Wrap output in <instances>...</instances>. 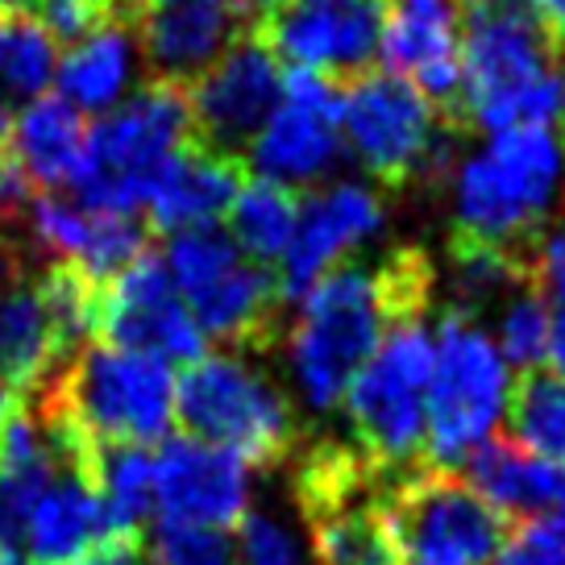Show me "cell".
<instances>
[{
    "mask_svg": "<svg viewBox=\"0 0 565 565\" xmlns=\"http://www.w3.org/2000/svg\"><path fill=\"white\" fill-rule=\"evenodd\" d=\"M38 296L51 317L54 345L63 362L75 358L88 341H96V317H100V287L71 263H46L38 275Z\"/></svg>",
    "mask_w": 565,
    "mask_h": 565,
    "instance_id": "obj_28",
    "label": "cell"
},
{
    "mask_svg": "<svg viewBox=\"0 0 565 565\" xmlns=\"http://www.w3.org/2000/svg\"><path fill=\"white\" fill-rule=\"evenodd\" d=\"M242 565H308V553L296 532L270 512H246L237 520Z\"/></svg>",
    "mask_w": 565,
    "mask_h": 565,
    "instance_id": "obj_32",
    "label": "cell"
},
{
    "mask_svg": "<svg viewBox=\"0 0 565 565\" xmlns=\"http://www.w3.org/2000/svg\"><path fill=\"white\" fill-rule=\"evenodd\" d=\"M296 221H300V195L270 179L246 183L230 209V230L237 249L263 266L282 258V249L296 233Z\"/></svg>",
    "mask_w": 565,
    "mask_h": 565,
    "instance_id": "obj_27",
    "label": "cell"
},
{
    "mask_svg": "<svg viewBox=\"0 0 565 565\" xmlns=\"http://www.w3.org/2000/svg\"><path fill=\"white\" fill-rule=\"evenodd\" d=\"M399 565H491L512 520L454 470H412L383 494Z\"/></svg>",
    "mask_w": 565,
    "mask_h": 565,
    "instance_id": "obj_11",
    "label": "cell"
},
{
    "mask_svg": "<svg viewBox=\"0 0 565 565\" xmlns=\"http://www.w3.org/2000/svg\"><path fill=\"white\" fill-rule=\"evenodd\" d=\"M167 270L179 300L209 341L242 353H266L279 341V279L246 258L230 233L183 230L167 237Z\"/></svg>",
    "mask_w": 565,
    "mask_h": 565,
    "instance_id": "obj_8",
    "label": "cell"
},
{
    "mask_svg": "<svg viewBox=\"0 0 565 565\" xmlns=\"http://www.w3.org/2000/svg\"><path fill=\"white\" fill-rule=\"evenodd\" d=\"M341 92L312 71H282V96L266 117L258 138L249 141L246 159L258 179L279 188H312L341 159Z\"/></svg>",
    "mask_w": 565,
    "mask_h": 565,
    "instance_id": "obj_15",
    "label": "cell"
},
{
    "mask_svg": "<svg viewBox=\"0 0 565 565\" xmlns=\"http://www.w3.org/2000/svg\"><path fill=\"white\" fill-rule=\"evenodd\" d=\"M63 366L54 345L51 317L38 296V279L30 263H13L0 270V387L13 395H38L42 383Z\"/></svg>",
    "mask_w": 565,
    "mask_h": 565,
    "instance_id": "obj_22",
    "label": "cell"
},
{
    "mask_svg": "<svg viewBox=\"0 0 565 565\" xmlns=\"http://www.w3.org/2000/svg\"><path fill=\"white\" fill-rule=\"evenodd\" d=\"M466 121L503 129H565V54L529 0H461Z\"/></svg>",
    "mask_w": 565,
    "mask_h": 565,
    "instance_id": "obj_3",
    "label": "cell"
},
{
    "mask_svg": "<svg viewBox=\"0 0 565 565\" xmlns=\"http://www.w3.org/2000/svg\"><path fill=\"white\" fill-rule=\"evenodd\" d=\"M491 565H565V515L520 520L508 529Z\"/></svg>",
    "mask_w": 565,
    "mask_h": 565,
    "instance_id": "obj_33",
    "label": "cell"
},
{
    "mask_svg": "<svg viewBox=\"0 0 565 565\" xmlns=\"http://www.w3.org/2000/svg\"><path fill=\"white\" fill-rule=\"evenodd\" d=\"M79 478L100 499L108 541H141L154 515V454L146 445H96Z\"/></svg>",
    "mask_w": 565,
    "mask_h": 565,
    "instance_id": "obj_25",
    "label": "cell"
},
{
    "mask_svg": "<svg viewBox=\"0 0 565 565\" xmlns=\"http://www.w3.org/2000/svg\"><path fill=\"white\" fill-rule=\"evenodd\" d=\"M183 437L216 445L246 466H282L300 454V424L275 379L237 353H204L175 383Z\"/></svg>",
    "mask_w": 565,
    "mask_h": 565,
    "instance_id": "obj_6",
    "label": "cell"
},
{
    "mask_svg": "<svg viewBox=\"0 0 565 565\" xmlns=\"http://www.w3.org/2000/svg\"><path fill=\"white\" fill-rule=\"evenodd\" d=\"M0 565H30V562H21V557H9V553H0Z\"/></svg>",
    "mask_w": 565,
    "mask_h": 565,
    "instance_id": "obj_40",
    "label": "cell"
},
{
    "mask_svg": "<svg viewBox=\"0 0 565 565\" xmlns=\"http://www.w3.org/2000/svg\"><path fill=\"white\" fill-rule=\"evenodd\" d=\"M34 399L58 466L84 475L96 445H154L171 433L175 374L159 358L88 341Z\"/></svg>",
    "mask_w": 565,
    "mask_h": 565,
    "instance_id": "obj_2",
    "label": "cell"
},
{
    "mask_svg": "<svg viewBox=\"0 0 565 565\" xmlns=\"http://www.w3.org/2000/svg\"><path fill=\"white\" fill-rule=\"evenodd\" d=\"M192 141L188 88L150 79L125 96L121 105L100 113L84 138V154L71 175V200L88 212L138 216L146 209L150 183L179 146Z\"/></svg>",
    "mask_w": 565,
    "mask_h": 565,
    "instance_id": "obj_5",
    "label": "cell"
},
{
    "mask_svg": "<svg viewBox=\"0 0 565 565\" xmlns=\"http://www.w3.org/2000/svg\"><path fill=\"white\" fill-rule=\"evenodd\" d=\"M242 188H246V162L204 150L200 141H188L162 162V171L150 183L146 225L150 233H167V237L183 230H212L216 221L230 216Z\"/></svg>",
    "mask_w": 565,
    "mask_h": 565,
    "instance_id": "obj_20",
    "label": "cell"
},
{
    "mask_svg": "<svg viewBox=\"0 0 565 565\" xmlns=\"http://www.w3.org/2000/svg\"><path fill=\"white\" fill-rule=\"evenodd\" d=\"M105 541L108 532L100 499L75 470H58L30 512V529L21 545L30 553V565H71Z\"/></svg>",
    "mask_w": 565,
    "mask_h": 565,
    "instance_id": "obj_23",
    "label": "cell"
},
{
    "mask_svg": "<svg viewBox=\"0 0 565 565\" xmlns=\"http://www.w3.org/2000/svg\"><path fill=\"white\" fill-rule=\"evenodd\" d=\"M96 341L113 345V350L159 358L167 366L171 362L188 366L195 358H204V345H209V337L200 333L188 303L179 300L167 258L154 246L100 287Z\"/></svg>",
    "mask_w": 565,
    "mask_h": 565,
    "instance_id": "obj_13",
    "label": "cell"
},
{
    "mask_svg": "<svg viewBox=\"0 0 565 565\" xmlns=\"http://www.w3.org/2000/svg\"><path fill=\"white\" fill-rule=\"evenodd\" d=\"M34 9H38V0H0V13H25V18H30Z\"/></svg>",
    "mask_w": 565,
    "mask_h": 565,
    "instance_id": "obj_36",
    "label": "cell"
},
{
    "mask_svg": "<svg viewBox=\"0 0 565 565\" xmlns=\"http://www.w3.org/2000/svg\"><path fill=\"white\" fill-rule=\"evenodd\" d=\"M383 21L387 0H270L254 34L287 67L312 71L324 84L345 88L374 71Z\"/></svg>",
    "mask_w": 565,
    "mask_h": 565,
    "instance_id": "obj_12",
    "label": "cell"
},
{
    "mask_svg": "<svg viewBox=\"0 0 565 565\" xmlns=\"http://www.w3.org/2000/svg\"><path fill=\"white\" fill-rule=\"evenodd\" d=\"M565 179V138L553 129H503L458 167L454 237L529 249Z\"/></svg>",
    "mask_w": 565,
    "mask_h": 565,
    "instance_id": "obj_4",
    "label": "cell"
},
{
    "mask_svg": "<svg viewBox=\"0 0 565 565\" xmlns=\"http://www.w3.org/2000/svg\"><path fill=\"white\" fill-rule=\"evenodd\" d=\"M84 138H88V125H84L79 108L67 105L63 96H38L13 121L9 159L30 179V188L58 192V188H67L75 167H79Z\"/></svg>",
    "mask_w": 565,
    "mask_h": 565,
    "instance_id": "obj_24",
    "label": "cell"
},
{
    "mask_svg": "<svg viewBox=\"0 0 565 565\" xmlns=\"http://www.w3.org/2000/svg\"><path fill=\"white\" fill-rule=\"evenodd\" d=\"M428 379H433V337L424 320H399L345 387L341 404L350 412L358 454L387 478H399L404 466L424 461Z\"/></svg>",
    "mask_w": 565,
    "mask_h": 565,
    "instance_id": "obj_10",
    "label": "cell"
},
{
    "mask_svg": "<svg viewBox=\"0 0 565 565\" xmlns=\"http://www.w3.org/2000/svg\"><path fill=\"white\" fill-rule=\"evenodd\" d=\"M150 565H242V548L230 529H183L154 524Z\"/></svg>",
    "mask_w": 565,
    "mask_h": 565,
    "instance_id": "obj_31",
    "label": "cell"
},
{
    "mask_svg": "<svg viewBox=\"0 0 565 565\" xmlns=\"http://www.w3.org/2000/svg\"><path fill=\"white\" fill-rule=\"evenodd\" d=\"M9 134H13V121H9V108L0 105V159L9 154Z\"/></svg>",
    "mask_w": 565,
    "mask_h": 565,
    "instance_id": "obj_37",
    "label": "cell"
},
{
    "mask_svg": "<svg viewBox=\"0 0 565 565\" xmlns=\"http://www.w3.org/2000/svg\"><path fill=\"white\" fill-rule=\"evenodd\" d=\"M512 395V374L478 317L441 308L433 337V379L424 399V466L454 470L491 441Z\"/></svg>",
    "mask_w": 565,
    "mask_h": 565,
    "instance_id": "obj_7",
    "label": "cell"
},
{
    "mask_svg": "<svg viewBox=\"0 0 565 565\" xmlns=\"http://www.w3.org/2000/svg\"><path fill=\"white\" fill-rule=\"evenodd\" d=\"M503 520L565 515V466L520 449L512 437L478 445L458 470Z\"/></svg>",
    "mask_w": 565,
    "mask_h": 565,
    "instance_id": "obj_21",
    "label": "cell"
},
{
    "mask_svg": "<svg viewBox=\"0 0 565 565\" xmlns=\"http://www.w3.org/2000/svg\"><path fill=\"white\" fill-rule=\"evenodd\" d=\"M249 25L230 0H171L146 4L134 18V42L150 79L192 88L195 79L230 51Z\"/></svg>",
    "mask_w": 565,
    "mask_h": 565,
    "instance_id": "obj_19",
    "label": "cell"
},
{
    "mask_svg": "<svg viewBox=\"0 0 565 565\" xmlns=\"http://www.w3.org/2000/svg\"><path fill=\"white\" fill-rule=\"evenodd\" d=\"M383 230V200L362 183H333L300 200V221L279 258L282 303H300L320 275Z\"/></svg>",
    "mask_w": 565,
    "mask_h": 565,
    "instance_id": "obj_18",
    "label": "cell"
},
{
    "mask_svg": "<svg viewBox=\"0 0 565 565\" xmlns=\"http://www.w3.org/2000/svg\"><path fill=\"white\" fill-rule=\"evenodd\" d=\"M54 475H0V553L18 557L25 545L30 512H34L38 494L51 487Z\"/></svg>",
    "mask_w": 565,
    "mask_h": 565,
    "instance_id": "obj_34",
    "label": "cell"
},
{
    "mask_svg": "<svg viewBox=\"0 0 565 565\" xmlns=\"http://www.w3.org/2000/svg\"><path fill=\"white\" fill-rule=\"evenodd\" d=\"M437 270L416 246L387 249L379 263H341L312 282L291 329V379L312 412H333L353 374L399 320H424L433 308Z\"/></svg>",
    "mask_w": 565,
    "mask_h": 565,
    "instance_id": "obj_1",
    "label": "cell"
},
{
    "mask_svg": "<svg viewBox=\"0 0 565 565\" xmlns=\"http://www.w3.org/2000/svg\"><path fill=\"white\" fill-rule=\"evenodd\" d=\"M499 353H503L508 366H520V371H536L548 358V303L536 279L520 282L503 300Z\"/></svg>",
    "mask_w": 565,
    "mask_h": 565,
    "instance_id": "obj_30",
    "label": "cell"
},
{
    "mask_svg": "<svg viewBox=\"0 0 565 565\" xmlns=\"http://www.w3.org/2000/svg\"><path fill=\"white\" fill-rule=\"evenodd\" d=\"M249 512V466L192 437H162L154 454V515L183 529H237Z\"/></svg>",
    "mask_w": 565,
    "mask_h": 565,
    "instance_id": "obj_17",
    "label": "cell"
},
{
    "mask_svg": "<svg viewBox=\"0 0 565 565\" xmlns=\"http://www.w3.org/2000/svg\"><path fill=\"white\" fill-rule=\"evenodd\" d=\"M341 138L383 188L441 183L454 167V129L395 71H366L341 88Z\"/></svg>",
    "mask_w": 565,
    "mask_h": 565,
    "instance_id": "obj_9",
    "label": "cell"
},
{
    "mask_svg": "<svg viewBox=\"0 0 565 565\" xmlns=\"http://www.w3.org/2000/svg\"><path fill=\"white\" fill-rule=\"evenodd\" d=\"M461 0H387L379 54L387 71L404 75L445 129L466 134V92H461Z\"/></svg>",
    "mask_w": 565,
    "mask_h": 565,
    "instance_id": "obj_16",
    "label": "cell"
},
{
    "mask_svg": "<svg viewBox=\"0 0 565 565\" xmlns=\"http://www.w3.org/2000/svg\"><path fill=\"white\" fill-rule=\"evenodd\" d=\"M58 71L54 38L25 13H0V96L38 100Z\"/></svg>",
    "mask_w": 565,
    "mask_h": 565,
    "instance_id": "obj_29",
    "label": "cell"
},
{
    "mask_svg": "<svg viewBox=\"0 0 565 565\" xmlns=\"http://www.w3.org/2000/svg\"><path fill=\"white\" fill-rule=\"evenodd\" d=\"M134 25L125 21H108L92 38L75 42L67 58H58V96L75 105L79 113H108L113 105H121L129 75H134Z\"/></svg>",
    "mask_w": 565,
    "mask_h": 565,
    "instance_id": "obj_26",
    "label": "cell"
},
{
    "mask_svg": "<svg viewBox=\"0 0 565 565\" xmlns=\"http://www.w3.org/2000/svg\"><path fill=\"white\" fill-rule=\"evenodd\" d=\"M282 96V63L263 38L246 30L221 54L192 88V141L216 150L225 159H246L249 141L258 138L266 117L275 113Z\"/></svg>",
    "mask_w": 565,
    "mask_h": 565,
    "instance_id": "obj_14",
    "label": "cell"
},
{
    "mask_svg": "<svg viewBox=\"0 0 565 565\" xmlns=\"http://www.w3.org/2000/svg\"><path fill=\"white\" fill-rule=\"evenodd\" d=\"M13 407H18V395H13L9 387H0V420H4V416H9Z\"/></svg>",
    "mask_w": 565,
    "mask_h": 565,
    "instance_id": "obj_38",
    "label": "cell"
},
{
    "mask_svg": "<svg viewBox=\"0 0 565 565\" xmlns=\"http://www.w3.org/2000/svg\"><path fill=\"white\" fill-rule=\"evenodd\" d=\"M134 4V18H138V9H146V4H171V0H129Z\"/></svg>",
    "mask_w": 565,
    "mask_h": 565,
    "instance_id": "obj_39",
    "label": "cell"
},
{
    "mask_svg": "<svg viewBox=\"0 0 565 565\" xmlns=\"http://www.w3.org/2000/svg\"><path fill=\"white\" fill-rule=\"evenodd\" d=\"M71 565H141V541H105Z\"/></svg>",
    "mask_w": 565,
    "mask_h": 565,
    "instance_id": "obj_35",
    "label": "cell"
}]
</instances>
